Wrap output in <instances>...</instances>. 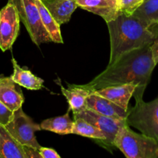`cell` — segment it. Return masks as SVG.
I'll list each match as a JSON object with an SVG mask.
<instances>
[{
	"label": "cell",
	"instance_id": "cell-1",
	"mask_svg": "<svg viewBox=\"0 0 158 158\" xmlns=\"http://www.w3.org/2000/svg\"><path fill=\"white\" fill-rule=\"evenodd\" d=\"M156 66L148 45L122 54L112 65L83 86L92 92L107 86L133 83L137 87L133 97L137 102L143 100L144 92Z\"/></svg>",
	"mask_w": 158,
	"mask_h": 158
},
{
	"label": "cell",
	"instance_id": "cell-2",
	"mask_svg": "<svg viewBox=\"0 0 158 158\" xmlns=\"http://www.w3.org/2000/svg\"><path fill=\"white\" fill-rule=\"evenodd\" d=\"M106 24L110 39L108 66L112 65L122 54L151 45L153 42V34L149 27L133 15L122 12Z\"/></svg>",
	"mask_w": 158,
	"mask_h": 158
},
{
	"label": "cell",
	"instance_id": "cell-3",
	"mask_svg": "<svg viewBox=\"0 0 158 158\" xmlns=\"http://www.w3.org/2000/svg\"><path fill=\"white\" fill-rule=\"evenodd\" d=\"M113 146L127 158H158V143L143 134H138L125 123L119 128Z\"/></svg>",
	"mask_w": 158,
	"mask_h": 158
},
{
	"label": "cell",
	"instance_id": "cell-4",
	"mask_svg": "<svg viewBox=\"0 0 158 158\" xmlns=\"http://www.w3.org/2000/svg\"><path fill=\"white\" fill-rule=\"evenodd\" d=\"M125 122L158 143V97L147 103L143 100L136 102L129 107Z\"/></svg>",
	"mask_w": 158,
	"mask_h": 158
},
{
	"label": "cell",
	"instance_id": "cell-5",
	"mask_svg": "<svg viewBox=\"0 0 158 158\" xmlns=\"http://www.w3.org/2000/svg\"><path fill=\"white\" fill-rule=\"evenodd\" d=\"M15 6L20 20L23 23L31 40L37 46L52 42L43 26L35 0H8Z\"/></svg>",
	"mask_w": 158,
	"mask_h": 158
},
{
	"label": "cell",
	"instance_id": "cell-6",
	"mask_svg": "<svg viewBox=\"0 0 158 158\" xmlns=\"http://www.w3.org/2000/svg\"><path fill=\"white\" fill-rule=\"evenodd\" d=\"M6 128L14 139L23 146H28L39 150L40 148L36 137V132L41 131L40 125L26 115L22 107L13 112V116Z\"/></svg>",
	"mask_w": 158,
	"mask_h": 158
},
{
	"label": "cell",
	"instance_id": "cell-7",
	"mask_svg": "<svg viewBox=\"0 0 158 158\" xmlns=\"http://www.w3.org/2000/svg\"><path fill=\"white\" fill-rule=\"evenodd\" d=\"M20 23L16 8L8 2L0 10V49L3 52L12 49L19 35Z\"/></svg>",
	"mask_w": 158,
	"mask_h": 158
},
{
	"label": "cell",
	"instance_id": "cell-8",
	"mask_svg": "<svg viewBox=\"0 0 158 158\" xmlns=\"http://www.w3.org/2000/svg\"><path fill=\"white\" fill-rule=\"evenodd\" d=\"M73 115L74 118L83 119L100 130L106 137V143L110 146H113L114 139L119 128L126 123L125 120L111 118L88 107L77 114H73Z\"/></svg>",
	"mask_w": 158,
	"mask_h": 158
},
{
	"label": "cell",
	"instance_id": "cell-9",
	"mask_svg": "<svg viewBox=\"0 0 158 158\" xmlns=\"http://www.w3.org/2000/svg\"><path fill=\"white\" fill-rule=\"evenodd\" d=\"M0 158H41L36 148L23 146L0 123Z\"/></svg>",
	"mask_w": 158,
	"mask_h": 158
},
{
	"label": "cell",
	"instance_id": "cell-10",
	"mask_svg": "<svg viewBox=\"0 0 158 158\" xmlns=\"http://www.w3.org/2000/svg\"><path fill=\"white\" fill-rule=\"evenodd\" d=\"M82 9L102 17L105 23L115 19L122 12L119 0H76Z\"/></svg>",
	"mask_w": 158,
	"mask_h": 158
},
{
	"label": "cell",
	"instance_id": "cell-11",
	"mask_svg": "<svg viewBox=\"0 0 158 158\" xmlns=\"http://www.w3.org/2000/svg\"><path fill=\"white\" fill-rule=\"evenodd\" d=\"M86 106L99 114L118 120H125L129 112V110H125L115 103L94 92H91L88 96Z\"/></svg>",
	"mask_w": 158,
	"mask_h": 158
},
{
	"label": "cell",
	"instance_id": "cell-12",
	"mask_svg": "<svg viewBox=\"0 0 158 158\" xmlns=\"http://www.w3.org/2000/svg\"><path fill=\"white\" fill-rule=\"evenodd\" d=\"M136 85L133 83L110 86L102 89L92 91L99 95L108 99L125 110H129V103L136 89Z\"/></svg>",
	"mask_w": 158,
	"mask_h": 158
},
{
	"label": "cell",
	"instance_id": "cell-13",
	"mask_svg": "<svg viewBox=\"0 0 158 158\" xmlns=\"http://www.w3.org/2000/svg\"><path fill=\"white\" fill-rule=\"evenodd\" d=\"M0 101L12 111L22 107L24 103V96L20 85L10 77H4L0 80Z\"/></svg>",
	"mask_w": 158,
	"mask_h": 158
},
{
	"label": "cell",
	"instance_id": "cell-14",
	"mask_svg": "<svg viewBox=\"0 0 158 158\" xmlns=\"http://www.w3.org/2000/svg\"><path fill=\"white\" fill-rule=\"evenodd\" d=\"M61 93L67 99L69 104V110L73 114H77L83 110L86 106V100L88 96L91 93V90L87 89L83 85L68 84V87L65 88L59 83Z\"/></svg>",
	"mask_w": 158,
	"mask_h": 158
},
{
	"label": "cell",
	"instance_id": "cell-15",
	"mask_svg": "<svg viewBox=\"0 0 158 158\" xmlns=\"http://www.w3.org/2000/svg\"><path fill=\"white\" fill-rule=\"evenodd\" d=\"M59 25L68 23L77 6L76 0H41Z\"/></svg>",
	"mask_w": 158,
	"mask_h": 158
},
{
	"label": "cell",
	"instance_id": "cell-16",
	"mask_svg": "<svg viewBox=\"0 0 158 158\" xmlns=\"http://www.w3.org/2000/svg\"><path fill=\"white\" fill-rule=\"evenodd\" d=\"M12 63L13 73L10 77L15 83L31 90H39L43 88V80L33 74L29 69L20 67L14 58L12 59Z\"/></svg>",
	"mask_w": 158,
	"mask_h": 158
},
{
	"label": "cell",
	"instance_id": "cell-17",
	"mask_svg": "<svg viewBox=\"0 0 158 158\" xmlns=\"http://www.w3.org/2000/svg\"><path fill=\"white\" fill-rule=\"evenodd\" d=\"M69 110L63 116L52 117L43 120L40 123V129L50 131L60 135H68L72 134L74 120L69 116Z\"/></svg>",
	"mask_w": 158,
	"mask_h": 158
},
{
	"label": "cell",
	"instance_id": "cell-18",
	"mask_svg": "<svg viewBox=\"0 0 158 158\" xmlns=\"http://www.w3.org/2000/svg\"><path fill=\"white\" fill-rule=\"evenodd\" d=\"M35 2L38 7L42 23L49 33L52 42L55 43H63V39H62L60 28V25L56 22L41 0H35Z\"/></svg>",
	"mask_w": 158,
	"mask_h": 158
},
{
	"label": "cell",
	"instance_id": "cell-19",
	"mask_svg": "<svg viewBox=\"0 0 158 158\" xmlns=\"http://www.w3.org/2000/svg\"><path fill=\"white\" fill-rule=\"evenodd\" d=\"M132 15L147 27L158 23V0H145Z\"/></svg>",
	"mask_w": 158,
	"mask_h": 158
},
{
	"label": "cell",
	"instance_id": "cell-20",
	"mask_svg": "<svg viewBox=\"0 0 158 158\" xmlns=\"http://www.w3.org/2000/svg\"><path fill=\"white\" fill-rule=\"evenodd\" d=\"M72 134L101 140L106 143V137L97 127L81 118H74Z\"/></svg>",
	"mask_w": 158,
	"mask_h": 158
},
{
	"label": "cell",
	"instance_id": "cell-21",
	"mask_svg": "<svg viewBox=\"0 0 158 158\" xmlns=\"http://www.w3.org/2000/svg\"><path fill=\"white\" fill-rule=\"evenodd\" d=\"M145 0H119L121 12L132 15Z\"/></svg>",
	"mask_w": 158,
	"mask_h": 158
},
{
	"label": "cell",
	"instance_id": "cell-22",
	"mask_svg": "<svg viewBox=\"0 0 158 158\" xmlns=\"http://www.w3.org/2000/svg\"><path fill=\"white\" fill-rule=\"evenodd\" d=\"M149 29L153 34V42L150 45L152 56L155 64H158V23L151 25L149 26Z\"/></svg>",
	"mask_w": 158,
	"mask_h": 158
},
{
	"label": "cell",
	"instance_id": "cell-23",
	"mask_svg": "<svg viewBox=\"0 0 158 158\" xmlns=\"http://www.w3.org/2000/svg\"><path fill=\"white\" fill-rule=\"evenodd\" d=\"M13 112L0 101V123L3 126L8 124L12 118Z\"/></svg>",
	"mask_w": 158,
	"mask_h": 158
},
{
	"label": "cell",
	"instance_id": "cell-24",
	"mask_svg": "<svg viewBox=\"0 0 158 158\" xmlns=\"http://www.w3.org/2000/svg\"><path fill=\"white\" fill-rule=\"evenodd\" d=\"M38 151L41 158H60L57 151L52 148L40 147Z\"/></svg>",
	"mask_w": 158,
	"mask_h": 158
},
{
	"label": "cell",
	"instance_id": "cell-25",
	"mask_svg": "<svg viewBox=\"0 0 158 158\" xmlns=\"http://www.w3.org/2000/svg\"><path fill=\"white\" fill-rule=\"evenodd\" d=\"M4 77V75H2V74H0V80H1L2 78H3Z\"/></svg>",
	"mask_w": 158,
	"mask_h": 158
}]
</instances>
